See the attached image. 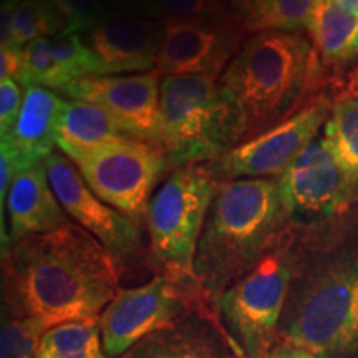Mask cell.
I'll list each match as a JSON object with an SVG mask.
<instances>
[{"label":"cell","mask_w":358,"mask_h":358,"mask_svg":"<svg viewBox=\"0 0 358 358\" xmlns=\"http://www.w3.org/2000/svg\"><path fill=\"white\" fill-rule=\"evenodd\" d=\"M123 264L78 224L2 250V312L48 330L95 320L118 294Z\"/></svg>","instance_id":"cell-1"},{"label":"cell","mask_w":358,"mask_h":358,"mask_svg":"<svg viewBox=\"0 0 358 358\" xmlns=\"http://www.w3.org/2000/svg\"><path fill=\"white\" fill-rule=\"evenodd\" d=\"M290 221L279 176L217 181L192 266L211 306L280 243Z\"/></svg>","instance_id":"cell-2"},{"label":"cell","mask_w":358,"mask_h":358,"mask_svg":"<svg viewBox=\"0 0 358 358\" xmlns=\"http://www.w3.org/2000/svg\"><path fill=\"white\" fill-rule=\"evenodd\" d=\"M315 55L299 32H257L245 38L217 82L234 146L297 113L315 77Z\"/></svg>","instance_id":"cell-3"},{"label":"cell","mask_w":358,"mask_h":358,"mask_svg":"<svg viewBox=\"0 0 358 358\" xmlns=\"http://www.w3.org/2000/svg\"><path fill=\"white\" fill-rule=\"evenodd\" d=\"M279 340L317 358L358 355V257H335L292 279Z\"/></svg>","instance_id":"cell-4"},{"label":"cell","mask_w":358,"mask_h":358,"mask_svg":"<svg viewBox=\"0 0 358 358\" xmlns=\"http://www.w3.org/2000/svg\"><path fill=\"white\" fill-rule=\"evenodd\" d=\"M213 75L163 77L161 143L169 168L206 164L234 146L229 111Z\"/></svg>","instance_id":"cell-5"},{"label":"cell","mask_w":358,"mask_h":358,"mask_svg":"<svg viewBox=\"0 0 358 358\" xmlns=\"http://www.w3.org/2000/svg\"><path fill=\"white\" fill-rule=\"evenodd\" d=\"M294 267L292 244L284 236L248 275L213 303L222 329L243 358H267L275 347Z\"/></svg>","instance_id":"cell-6"},{"label":"cell","mask_w":358,"mask_h":358,"mask_svg":"<svg viewBox=\"0 0 358 358\" xmlns=\"http://www.w3.org/2000/svg\"><path fill=\"white\" fill-rule=\"evenodd\" d=\"M216 185L204 164H191L173 169L151 198L146 227L155 257L166 274L196 279V249Z\"/></svg>","instance_id":"cell-7"},{"label":"cell","mask_w":358,"mask_h":358,"mask_svg":"<svg viewBox=\"0 0 358 358\" xmlns=\"http://www.w3.org/2000/svg\"><path fill=\"white\" fill-rule=\"evenodd\" d=\"M64 155L98 198L136 226H146L151 192L169 169L163 148L136 138H122Z\"/></svg>","instance_id":"cell-8"},{"label":"cell","mask_w":358,"mask_h":358,"mask_svg":"<svg viewBox=\"0 0 358 358\" xmlns=\"http://www.w3.org/2000/svg\"><path fill=\"white\" fill-rule=\"evenodd\" d=\"M204 302L208 299L198 280L178 279L166 272L140 287L118 290L98 317L106 357H123L148 335L176 324Z\"/></svg>","instance_id":"cell-9"},{"label":"cell","mask_w":358,"mask_h":358,"mask_svg":"<svg viewBox=\"0 0 358 358\" xmlns=\"http://www.w3.org/2000/svg\"><path fill=\"white\" fill-rule=\"evenodd\" d=\"M330 111L332 105L325 96L315 98L285 122L231 148L204 166L216 181L280 176L310 145Z\"/></svg>","instance_id":"cell-10"},{"label":"cell","mask_w":358,"mask_h":358,"mask_svg":"<svg viewBox=\"0 0 358 358\" xmlns=\"http://www.w3.org/2000/svg\"><path fill=\"white\" fill-rule=\"evenodd\" d=\"M248 38L237 13L164 22V37L155 70L171 75L221 77Z\"/></svg>","instance_id":"cell-11"},{"label":"cell","mask_w":358,"mask_h":358,"mask_svg":"<svg viewBox=\"0 0 358 358\" xmlns=\"http://www.w3.org/2000/svg\"><path fill=\"white\" fill-rule=\"evenodd\" d=\"M43 163L57 199L80 227L96 237L122 264L141 252V227L98 198L69 156L53 151Z\"/></svg>","instance_id":"cell-12"},{"label":"cell","mask_w":358,"mask_h":358,"mask_svg":"<svg viewBox=\"0 0 358 358\" xmlns=\"http://www.w3.org/2000/svg\"><path fill=\"white\" fill-rule=\"evenodd\" d=\"M282 198L290 219L334 216L358 196L357 186L327 145L315 136L279 176Z\"/></svg>","instance_id":"cell-13"},{"label":"cell","mask_w":358,"mask_h":358,"mask_svg":"<svg viewBox=\"0 0 358 358\" xmlns=\"http://www.w3.org/2000/svg\"><path fill=\"white\" fill-rule=\"evenodd\" d=\"M161 80L163 77L156 70L134 75H101L71 82L60 93L70 100L95 103L118 120L128 136L159 146Z\"/></svg>","instance_id":"cell-14"},{"label":"cell","mask_w":358,"mask_h":358,"mask_svg":"<svg viewBox=\"0 0 358 358\" xmlns=\"http://www.w3.org/2000/svg\"><path fill=\"white\" fill-rule=\"evenodd\" d=\"M164 37V22L106 12L85 42L101 64L103 75L145 73L155 70Z\"/></svg>","instance_id":"cell-15"},{"label":"cell","mask_w":358,"mask_h":358,"mask_svg":"<svg viewBox=\"0 0 358 358\" xmlns=\"http://www.w3.org/2000/svg\"><path fill=\"white\" fill-rule=\"evenodd\" d=\"M199 303L176 324L148 335L120 358H243L219 319Z\"/></svg>","instance_id":"cell-16"},{"label":"cell","mask_w":358,"mask_h":358,"mask_svg":"<svg viewBox=\"0 0 358 358\" xmlns=\"http://www.w3.org/2000/svg\"><path fill=\"white\" fill-rule=\"evenodd\" d=\"M7 214L8 244L70 224V216L53 192L45 163L17 174L8 189Z\"/></svg>","instance_id":"cell-17"},{"label":"cell","mask_w":358,"mask_h":358,"mask_svg":"<svg viewBox=\"0 0 358 358\" xmlns=\"http://www.w3.org/2000/svg\"><path fill=\"white\" fill-rule=\"evenodd\" d=\"M64 103L65 100H62L53 90L25 88L15 127L0 141V145H6L15 155L22 171L43 163L55 151L57 129Z\"/></svg>","instance_id":"cell-18"},{"label":"cell","mask_w":358,"mask_h":358,"mask_svg":"<svg viewBox=\"0 0 358 358\" xmlns=\"http://www.w3.org/2000/svg\"><path fill=\"white\" fill-rule=\"evenodd\" d=\"M307 30L325 65H345L358 57V15L335 0H317Z\"/></svg>","instance_id":"cell-19"},{"label":"cell","mask_w":358,"mask_h":358,"mask_svg":"<svg viewBox=\"0 0 358 358\" xmlns=\"http://www.w3.org/2000/svg\"><path fill=\"white\" fill-rule=\"evenodd\" d=\"M128 136L113 115L95 103L65 100L57 129V146L62 153L88 150Z\"/></svg>","instance_id":"cell-20"},{"label":"cell","mask_w":358,"mask_h":358,"mask_svg":"<svg viewBox=\"0 0 358 358\" xmlns=\"http://www.w3.org/2000/svg\"><path fill=\"white\" fill-rule=\"evenodd\" d=\"M317 0H250L237 12L248 34L307 29Z\"/></svg>","instance_id":"cell-21"},{"label":"cell","mask_w":358,"mask_h":358,"mask_svg":"<svg viewBox=\"0 0 358 358\" xmlns=\"http://www.w3.org/2000/svg\"><path fill=\"white\" fill-rule=\"evenodd\" d=\"M37 358H108L98 319L65 322L40 335Z\"/></svg>","instance_id":"cell-22"},{"label":"cell","mask_w":358,"mask_h":358,"mask_svg":"<svg viewBox=\"0 0 358 358\" xmlns=\"http://www.w3.org/2000/svg\"><path fill=\"white\" fill-rule=\"evenodd\" d=\"M324 138L358 189V96H340L335 101Z\"/></svg>","instance_id":"cell-23"},{"label":"cell","mask_w":358,"mask_h":358,"mask_svg":"<svg viewBox=\"0 0 358 358\" xmlns=\"http://www.w3.org/2000/svg\"><path fill=\"white\" fill-rule=\"evenodd\" d=\"M108 3L111 12L129 13L159 22L236 13L226 0H108Z\"/></svg>","instance_id":"cell-24"},{"label":"cell","mask_w":358,"mask_h":358,"mask_svg":"<svg viewBox=\"0 0 358 358\" xmlns=\"http://www.w3.org/2000/svg\"><path fill=\"white\" fill-rule=\"evenodd\" d=\"M70 34V22L50 0H19L13 12V47Z\"/></svg>","instance_id":"cell-25"},{"label":"cell","mask_w":358,"mask_h":358,"mask_svg":"<svg viewBox=\"0 0 358 358\" xmlns=\"http://www.w3.org/2000/svg\"><path fill=\"white\" fill-rule=\"evenodd\" d=\"M50 53L55 64L62 92L66 85L88 77H101L103 70L82 34H66L50 38Z\"/></svg>","instance_id":"cell-26"},{"label":"cell","mask_w":358,"mask_h":358,"mask_svg":"<svg viewBox=\"0 0 358 358\" xmlns=\"http://www.w3.org/2000/svg\"><path fill=\"white\" fill-rule=\"evenodd\" d=\"M22 87H42L58 92V75L50 53V38H37L24 47V66L19 78Z\"/></svg>","instance_id":"cell-27"},{"label":"cell","mask_w":358,"mask_h":358,"mask_svg":"<svg viewBox=\"0 0 358 358\" xmlns=\"http://www.w3.org/2000/svg\"><path fill=\"white\" fill-rule=\"evenodd\" d=\"M43 330L34 322L13 319L2 312L0 358H37V347Z\"/></svg>","instance_id":"cell-28"},{"label":"cell","mask_w":358,"mask_h":358,"mask_svg":"<svg viewBox=\"0 0 358 358\" xmlns=\"http://www.w3.org/2000/svg\"><path fill=\"white\" fill-rule=\"evenodd\" d=\"M65 13L70 22V34H87L106 10L101 0H50Z\"/></svg>","instance_id":"cell-29"},{"label":"cell","mask_w":358,"mask_h":358,"mask_svg":"<svg viewBox=\"0 0 358 358\" xmlns=\"http://www.w3.org/2000/svg\"><path fill=\"white\" fill-rule=\"evenodd\" d=\"M22 88L17 80L7 78L0 82V136H6L13 129L22 110Z\"/></svg>","instance_id":"cell-30"},{"label":"cell","mask_w":358,"mask_h":358,"mask_svg":"<svg viewBox=\"0 0 358 358\" xmlns=\"http://www.w3.org/2000/svg\"><path fill=\"white\" fill-rule=\"evenodd\" d=\"M24 66V48H2L0 50V80H17L19 82Z\"/></svg>","instance_id":"cell-31"},{"label":"cell","mask_w":358,"mask_h":358,"mask_svg":"<svg viewBox=\"0 0 358 358\" xmlns=\"http://www.w3.org/2000/svg\"><path fill=\"white\" fill-rule=\"evenodd\" d=\"M267 358H317L307 348L292 345V343L280 342V345H275L272 352L268 353Z\"/></svg>","instance_id":"cell-32"},{"label":"cell","mask_w":358,"mask_h":358,"mask_svg":"<svg viewBox=\"0 0 358 358\" xmlns=\"http://www.w3.org/2000/svg\"><path fill=\"white\" fill-rule=\"evenodd\" d=\"M342 96H358V66L348 75Z\"/></svg>","instance_id":"cell-33"},{"label":"cell","mask_w":358,"mask_h":358,"mask_svg":"<svg viewBox=\"0 0 358 358\" xmlns=\"http://www.w3.org/2000/svg\"><path fill=\"white\" fill-rule=\"evenodd\" d=\"M335 2L342 8H345L347 12L358 15V0H335Z\"/></svg>","instance_id":"cell-34"},{"label":"cell","mask_w":358,"mask_h":358,"mask_svg":"<svg viewBox=\"0 0 358 358\" xmlns=\"http://www.w3.org/2000/svg\"><path fill=\"white\" fill-rule=\"evenodd\" d=\"M250 0H229V6L232 7V10H234L236 13L243 8L245 3H249Z\"/></svg>","instance_id":"cell-35"},{"label":"cell","mask_w":358,"mask_h":358,"mask_svg":"<svg viewBox=\"0 0 358 358\" xmlns=\"http://www.w3.org/2000/svg\"><path fill=\"white\" fill-rule=\"evenodd\" d=\"M226 2H229V0H226Z\"/></svg>","instance_id":"cell-36"}]
</instances>
